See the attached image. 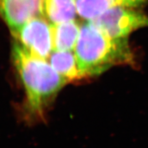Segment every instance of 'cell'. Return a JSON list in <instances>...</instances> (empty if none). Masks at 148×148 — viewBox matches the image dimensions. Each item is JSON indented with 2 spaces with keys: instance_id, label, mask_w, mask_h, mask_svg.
Returning <instances> with one entry per match:
<instances>
[{
  "instance_id": "cell-1",
  "label": "cell",
  "mask_w": 148,
  "mask_h": 148,
  "mask_svg": "<svg viewBox=\"0 0 148 148\" xmlns=\"http://www.w3.org/2000/svg\"><path fill=\"white\" fill-rule=\"evenodd\" d=\"M74 53L81 78L97 76L114 66H136L127 39L112 38L88 21L80 25Z\"/></svg>"
},
{
  "instance_id": "cell-4",
  "label": "cell",
  "mask_w": 148,
  "mask_h": 148,
  "mask_svg": "<svg viewBox=\"0 0 148 148\" xmlns=\"http://www.w3.org/2000/svg\"><path fill=\"white\" fill-rule=\"evenodd\" d=\"M11 33L15 42L36 56L48 59L53 50L51 24L42 16L32 18Z\"/></svg>"
},
{
  "instance_id": "cell-8",
  "label": "cell",
  "mask_w": 148,
  "mask_h": 148,
  "mask_svg": "<svg viewBox=\"0 0 148 148\" xmlns=\"http://www.w3.org/2000/svg\"><path fill=\"white\" fill-rule=\"evenodd\" d=\"M48 60L53 69L68 82L81 79L75 53L72 51L53 50Z\"/></svg>"
},
{
  "instance_id": "cell-6",
  "label": "cell",
  "mask_w": 148,
  "mask_h": 148,
  "mask_svg": "<svg viewBox=\"0 0 148 148\" xmlns=\"http://www.w3.org/2000/svg\"><path fill=\"white\" fill-rule=\"evenodd\" d=\"M51 29L53 50H74L80 31V25L75 20L51 23Z\"/></svg>"
},
{
  "instance_id": "cell-7",
  "label": "cell",
  "mask_w": 148,
  "mask_h": 148,
  "mask_svg": "<svg viewBox=\"0 0 148 148\" xmlns=\"http://www.w3.org/2000/svg\"><path fill=\"white\" fill-rule=\"evenodd\" d=\"M77 14L75 0L42 1V15L52 24L75 20Z\"/></svg>"
},
{
  "instance_id": "cell-3",
  "label": "cell",
  "mask_w": 148,
  "mask_h": 148,
  "mask_svg": "<svg viewBox=\"0 0 148 148\" xmlns=\"http://www.w3.org/2000/svg\"><path fill=\"white\" fill-rule=\"evenodd\" d=\"M97 28L114 38L128 39L134 31L148 27V16L135 8L116 7L88 20Z\"/></svg>"
},
{
  "instance_id": "cell-2",
  "label": "cell",
  "mask_w": 148,
  "mask_h": 148,
  "mask_svg": "<svg viewBox=\"0 0 148 148\" xmlns=\"http://www.w3.org/2000/svg\"><path fill=\"white\" fill-rule=\"evenodd\" d=\"M12 60L25 93V108L31 116H43L45 109L68 82L47 59L36 56L15 42Z\"/></svg>"
},
{
  "instance_id": "cell-9",
  "label": "cell",
  "mask_w": 148,
  "mask_h": 148,
  "mask_svg": "<svg viewBox=\"0 0 148 148\" xmlns=\"http://www.w3.org/2000/svg\"><path fill=\"white\" fill-rule=\"evenodd\" d=\"M42 0H0V16L19 18L42 12Z\"/></svg>"
},
{
  "instance_id": "cell-5",
  "label": "cell",
  "mask_w": 148,
  "mask_h": 148,
  "mask_svg": "<svg viewBox=\"0 0 148 148\" xmlns=\"http://www.w3.org/2000/svg\"><path fill=\"white\" fill-rule=\"evenodd\" d=\"M77 14L86 21L109 9L123 7L136 8L148 4V0H75Z\"/></svg>"
}]
</instances>
